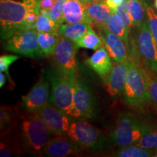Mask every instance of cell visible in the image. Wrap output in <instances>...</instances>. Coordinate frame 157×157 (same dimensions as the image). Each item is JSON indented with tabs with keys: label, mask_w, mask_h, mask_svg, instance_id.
I'll list each match as a JSON object with an SVG mask.
<instances>
[{
	"label": "cell",
	"mask_w": 157,
	"mask_h": 157,
	"mask_svg": "<svg viewBox=\"0 0 157 157\" xmlns=\"http://www.w3.org/2000/svg\"><path fill=\"white\" fill-rule=\"evenodd\" d=\"M31 11L40 12L39 0H0L1 40L25 30V17Z\"/></svg>",
	"instance_id": "6da1fadb"
},
{
	"label": "cell",
	"mask_w": 157,
	"mask_h": 157,
	"mask_svg": "<svg viewBox=\"0 0 157 157\" xmlns=\"http://www.w3.org/2000/svg\"><path fill=\"white\" fill-rule=\"evenodd\" d=\"M21 143L26 151L41 154L53 135L36 113H26L17 119Z\"/></svg>",
	"instance_id": "7a4b0ae2"
},
{
	"label": "cell",
	"mask_w": 157,
	"mask_h": 157,
	"mask_svg": "<svg viewBox=\"0 0 157 157\" xmlns=\"http://www.w3.org/2000/svg\"><path fill=\"white\" fill-rule=\"evenodd\" d=\"M151 131V127L130 113H121L110 134L112 142L123 148L135 144L143 136Z\"/></svg>",
	"instance_id": "3957f363"
},
{
	"label": "cell",
	"mask_w": 157,
	"mask_h": 157,
	"mask_svg": "<svg viewBox=\"0 0 157 157\" xmlns=\"http://www.w3.org/2000/svg\"><path fill=\"white\" fill-rule=\"evenodd\" d=\"M129 58L127 80L123 93L125 102L131 107H143L151 101L146 71L134 61L132 58Z\"/></svg>",
	"instance_id": "277c9868"
},
{
	"label": "cell",
	"mask_w": 157,
	"mask_h": 157,
	"mask_svg": "<svg viewBox=\"0 0 157 157\" xmlns=\"http://www.w3.org/2000/svg\"><path fill=\"white\" fill-rule=\"evenodd\" d=\"M46 74L51 87L50 103L70 117L76 76L71 77L60 73L57 69L56 71H48Z\"/></svg>",
	"instance_id": "5b68a950"
},
{
	"label": "cell",
	"mask_w": 157,
	"mask_h": 157,
	"mask_svg": "<svg viewBox=\"0 0 157 157\" xmlns=\"http://www.w3.org/2000/svg\"><path fill=\"white\" fill-rule=\"evenodd\" d=\"M66 135L82 148L92 151L103 150L109 144L103 131L82 119L71 123Z\"/></svg>",
	"instance_id": "8992f818"
},
{
	"label": "cell",
	"mask_w": 157,
	"mask_h": 157,
	"mask_svg": "<svg viewBox=\"0 0 157 157\" xmlns=\"http://www.w3.org/2000/svg\"><path fill=\"white\" fill-rule=\"evenodd\" d=\"M37 34L35 29L17 31L5 41L4 49L27 58H42L43 54L39 48Z\"/></svg>",
	"instance_id": "52a82bcc"
},
{
	"label": "cell",
	"mask_w": 157,
	"mask_h": 157,
	"mask_svg": "<svg viewBox=\"0 0 157 157\" xmlns=\"http://www.w3.org/2000/svg\"><path fill=\"white\" fill-rule=\"evenodd\" d=\"M95 114V98L87 84L78 79L74 81L73 105L70 117L84 119L93 118Z\"/></svg>",
	"instance_id": "ba28073f"
},
{
	"label": "cell",
	"mask_w": 157,
	"mask_h": 157,
	"mask_svg": "<svg viewBox=\"0 0 157 157\" xmlns=\"http://www.w3.org/2000/svg\"><path fill=\"white\" fill-rule=\"evenodd\" d=\"M77 46L75 42L64 37L60 36L53 54L56 69L60 73L71 77L76 76Z\"/></svg>",
	"instance_id": "9c48e42d"
},
{
	"label": "cell",
	"mask_w": 157,
	"mask_h": 157,
	"mask_svg": "<svg viewBox=\"0 0 157 157\" xmlns=\"http://www.w3.org/2000/svg\"><path fill=\"white\" fill-rule=\"evenodd\" d=\"M138 29L136 38L137 52L143 62L157 74V42L146 21Z\"/></svg>",
	"instance_id": "30bf717a"
},
{
	"label": "cell",
	"mask_w": 157,
	"mask_h": 157,
	"mask_svg": "<svg viewBox=\"0 0 157 157\" xmlns=\"http://www.w3.org/2000/svg\"><path fill=\"white\" fill-rule=\"evenodd\" d=\"M50 84L48 76H42L29 93L23 96L21 109L25 113H36L50 103Z\"/></svg>",
	"instance_id": "8fae6325"
},
{
	"label": "cell",
	"mask_w": 157,
	"mask_h": 157,
	"mask_svg": "<svg viewBox=\"0 0 157 157\" xmlns=\"http://www.w3.org/2000/svg\"><path fill=\"white\" fill-rule=\"evenodd\" d=\"M44 121L54 135L67 134L71 126L69 116L50 103L36 112Z\"/></svg>",
	"instance_id": "7c38bea8"
},
{
	"label": "cell",
	"mask_w": 157,
	"mask_h": 157,
	"mask_svg": "<svg viewBox=\"0 0 157 157\" xmlns=\"http://www.w3.org/2000/svg\"><path fill=\"white\" fill-rule=\"evenodd\" d=\"M129 66V58L123 62L115 63L109 75L104 81L105 90L113 99L124 93L127 80Z\"/></svg>",
	"instance_id": "4fadbf2b"
},
{
	"label": "cell",
	"mask_w": 157,
	"mask_h": 157,
	"mask_svg": "<svg viewBox=\"0 0 157 157\" xmlns=\"http://www.w3.org/2000/svg\"><path fill=\"white\" fill-rule=\"evenodd\" d=\"M66 135H55L50 138L41 154L50 157H66L81 151L82 147Z\"/></svg>",
	"instance_id": "5bb4252c"
},
{
	"label": "cell",
	"mask_w": 157,
	"mask_h": 157,
	"mask_svg": "<svg viewBox=\"0 0 157 157\" xmlns=\"http://www.w3.org/2000/svg\"><path fill=\"white\" fill-rule=\"evenodd\" d=\"M97 28L102 44L113 61L120 63L126 60L128 58V49L126 44L119 36L111 33L105 26H99Z\"/></svg>",
	"instance_id": "9a60e30c"
},
{
	"label": "cell",
	"mask_w": 157,
	"mask_h": 157,
	"mask_svg": "<svg viewBox=\"0 0 157 157\" xmlns=\"http://www.w3.org/2000/svg\"><path fill=\"white\" fill-rule=\"evenodd\" d=\"M111 10L105 2H85V23L95 26H105Z\"/></svg>",
	"instance_id": "2e32d148"
},
{
	"label": "cell",
	"mask_w": 157,
	"mask_h": 157,
	"mask_svg": "<svg viewBox=\"0 0 157 157\" xmlns=\"http://www.w3.org/2000/svg\"><path fill=\"white\" fill-rule=\"evenodd\" d=\"M111 60L106 49L101 46L86 60V64L105 81L113 66Z\"/></svg>",
	"instance_id": "e0dca14e"
},
{
	"label": "cell",
	"mask_w": 157,
	"mask_h": 157,
	"mask_svg": "<svg viewBox=\"0 0 157 157\" xmlns=\"http://www.w3.org/2000/svg\"><path fill=\"white\" fill-rule=\"evenodd\" d=\"M63 15L66 23H85V2L81 0H66Z\"/></svg>",
	"instance_id": "ac0fdd59"
},
{
	"label": "cell",
	"mask_w": 157,
	"mask_h": 157,
	"mask_svg": "<svg viewBox=\"0 0 157 157\" xmlns=\"http://www.w3.org/2000/svg\"><path fill=\"white\" fill-rule=\"evenodd\" d=\"M91 27V25L85 23H66V24L63 23L59 27V36L64 37L75 42L87 34Z\"/></svg>",
	"instance_id": "d6986e66"
},
{
	"label": "cell",
	"mask_w": 157,
	"mask_h": 157,
	"mask_svg": "<svg viewBox=\"0 0 157 157\" xmlns=\"http://www.w3.org/2000/svg\"><path fill=\"white\" fill-rule=\"evenodd\" d=\"M105 26L111 33L119 36L126 44L127 48H128L129 33L127 31V29L124 25L120 17L118 16L114 11L111 12Z\"/></svg>",
	"instance_id": "ffe728a7"
},
{
	"label": "cell",
	"mask_w": 157,
	"mask_h": 157,
	"mask_svg": "<svg viewBox=\"0 0 157 157\" xmlns=\"http://www.w3.org/2000/svg\"><path fill=\"white\" fill-rule=\"evenodd\" d=\"M59 27L60 25L49 17L48 10H40L34 25V29L37 32L50 33L59 36Z\"/></svg>",
	"instance_id": "44dd1931"
},
{
	"label": "cell",
	"mask_w": 157,
	"mask_h": 157,
	"mask_svg": "<svg viewBox=\"0 0 157 157\" xmlns=\"http://www.w3.org/2000/svg\"><path fill=\"white\" fill-rule=\"evenodd\" d=\"M59 37L60 36L50 33L38 32L37 39L43 56L49 57L54 54Z\"/></svg>",
	"instance_id": "7402d4cb"
},
{
	"label": "cell",
	"mask_w": 157,
	"mask_h": 157,
	"mask_svg": "<svg viewBox=\"0 0 157 157\" xmlns=\"http://www.w3.org/2000/svg\"><path fill=\"white\" fill-rule=\"evenodd\" d=\"M75 44L78 48H82L93 50H98L103 45L99 34H96L92 27L89 29L87 34L75 42Z\"/></svg>",
	"instance_id": "603a6c76"
},
{
	"label": "cell",
	"mask_w": 157,
	"mask_h": 157,
	"mask_svg": "<svg viewBox=\"0 0 157 157\" xmlns=\"http://www.w3.org/2000/svg\"><path fill=\"white\" fill-rule=\"evenodd\" d=\"M132 26L140 28L144 19V6L141 0H127Z\"/></svg>",
	"instance_id": "cb8c5ba5"
},
{
	"label": "cell",
	"mask_w": 157,
	"mask_h": 157,
	"mask_svg": "<svg viewBox=\"0 0 157 157\" xmlns=\"http://www.w3.org/2000/svg\"><path fill=\"white\" fill-rule=\"evenodd\" d=\"M121 148L120 150L113 153V156L119 157H148L151 156V154H154L151 149L141 148L135 144L123 147Z\"/></svg>",
	"instance_id": "d4e9b609"
},
{
	"label": "cell",
	"mask_w": 157,
	"mask_h": 157,
	"mask_svg": "<svg viewBox=\"0 0 157 157\" xmlns=\"http://www.w3.org/2000/svg\"><path fill=\"white\" fill-rule=\"evenodd\" d=\"M15 113L10 107L2 106L0 111V125H1V131H5L9 129L13 121H15Z\"/></svg>",
	"instance_id": "484cf974"
},
{
	"label": "cell",
	"mask_w": 157,
	"mask_h": 157,
	"mask_svg": "<svg viewBox=\"0 0 157 157\" xmlns=\"http://www.w3.org/2000/svg\"><path fill=\"white\" fill-rule=\"evenodd\" d=\"M66 0H57L55 5L48 11V16L58 25H62L64 22L63 9Z\"/></svg>",
	"instance_id": "4316f807"
},
{
	"label": "cell",
	"mask_w": 157,
	"mask_h": 157,
	"mask_svg": "<svg viewBox=\"0 0 157 157\" xmlns=\"http://www.w3.org/2000/svg\"><path fill=\"white\" fill-rule=\"evenodd\" d=\"M117 13L118 16L120 17V19L122 21L124 25L128 32H130L131 27L132 26V20H131L130 14H129V7H128V2L127 0H124L122 3L121 4L117 9L114 11Z\"/></svg>",
	"instance_id": "83f0119b"
},
{
	"label": "cell",
	"mask_w": 157,
	"mask_h": 157,
	"mask_svg": "<svg viewBox=\"0 0 157 157\" xmlns=\"http://www.w3.org/2000/svg\"><path fill=\"white\" fill-rule=\"evenodd\" d=\"M135 145L146 149H157V131H151L147 133Z\"/></svg>",
	"instance_id": "f1b7e54d"
},
{
	"label": "cell",
	"mask_w": 157,
	"mask_h": 157,
	"mask_svg": "<svg viewBox=\"0 0 157 157\" xmlns=\"http://www.w3.org/2000/svg\"><path fill=\"white\" fill-rule=\"evenodd\" d=\"M18 59H20V57L14 55H4L0 57V71L5 73L10 81L12 79L9 74V68L13 63Z\"/></svg>",
	"instance_id": "f546056e"
},
{
	"label": "cell",
	"mask_w": 157,
	"mask_h": 157,
	"mask_svg": "<svg viewBox=\"0 0 157 157\" xmlns=\"http://www.w3.org/2000/svg\"><path fill=\"white\" fill-rule=\"evenodd\" d=\"M146 15L149 29L157 42V15L151 7H146Z\"/></svg>",
	"instance_id": "4dcf8cb0"
},
{
	"label": "cell",
	"mask_w": 157,
	"mask_h": 157,
	"mask_svg": "<svg viewBox=\"0 0 157 157\" xmlns=\"http://www.w3.org/2000/svg\"><path fill=\"white\" fill-rule=\"evenodd\" d=\"M147 80H148V91L151 101L156 104L157 107V76L148 73L146 71Z\"/></svg>",
	"instance_id": "1f68e13d"
},
{
	"label": "cell",
	"mask_w": 157,
	"mask_h": 157,
	"mask_svg": "<svg viewBox=\"0 0 157 157\" xmlns=\"http://www.w3.org/2000/svg\"><path fill=\"white\" fill-rule=\"evenodd\" d=\"M57 0H39V6L40 10L49 11L55 5Z\"/></svg>",
	"instance_id": "d6a6232c"
},
{
	"label": "cell",
	"mask_w": 157,
	"mask_h": 157,
	"mask_svg": "<svg viewBox=\"0 0 157 157\" xmlns=\"http://www.w3.org/2000/svg\"><path fill=\"white\" fill-rule=\"evenodd\" d=\"M124 0H105V3L109 6L112 11H115L117 7L121 5Z\"/></svg>",
	"instance_id": "836d02e7"
},
{
	"label": "cell",
	"mask_w": 157,
	"mask_h": 157,
	"mask_svg": "<svg viewBox=\"0 0 157 157\" xmlns=\"http://www.w3.org/2000/svg\"><path fill=\"white\" fill-rule=\"evenodd\" d=\"M5 82H6L5 74L3 73V72H1V74H0V87L2 88L4 85H5Z\"/></svg>",
	"instance_id": "e575fe53"
},
{
	"label": "cell",
	"mask_w": 157,
	"mask_h": 157,
	"mask_svg": "<svg viewBox=\"0 0 157 157\" xmlns=\"http://www.w3.org/2000/svg\"><path fill=\"white\" fill-rule=\"evenodd\" d=\"M103 1V0H88V2H95Z\"/></svg>",
	"instance_id": "d590c367"
},
{
	"label": "cell",
	"mask_w": 157,
	"mask_h": 157,
	"mask_svg": "<svg viewBox=\"0 0 157 157\" xmlns=\"http://www.w3.org/2000/svg\"><path fill=\"white\" fill-rule=\"evenodd\" d=\"M155 7L157 9V0H156V2H155Z\"/></svg>",
	"instance_id": "8d00e7d4"
},
{
	"label": "cell",
	"mask_w": 157,
	"mask_h": 157,
	"mask_svg": "<svg viewBox=\"0 0 157 157\" xmlns=\"http://www.w3.org/2000/svg\"><path fill=\"white\" fill-rule=\"evenodd\" d=\"M156 152L154 153V156H157V149H156Z\"/></svg>",
	"instance_id": "74e56055"
},
{
	"label": "cell",
	"mask_w": 157,
	"mask_h": 157,
	"mask_svg": "<svg viewBox=\"0 0 157 157\" xmlns=\"http://www.w3.org/2000/svg\"><path fill=\"white\" fill-rule=\"evenodd\" d=\"M82 2H88V0H81Z\"/></svg>",
	"instance_id": "f35d334b"
},
{
	"label": "cell",
	"mask_w": 157,
	"mask_h": 157,
	"mask_svg": "<svg viewBox=\"0 0 157 157\" xmlns=\"http://www.w3.org/2000/svg\"><path fill=\"white\" fill-rule=\"evenodd\" d=\"M103 2H104V1H105V0H103Z\"/></svg>",
	"instance_id": "ab89813d"
}]
</instances>
